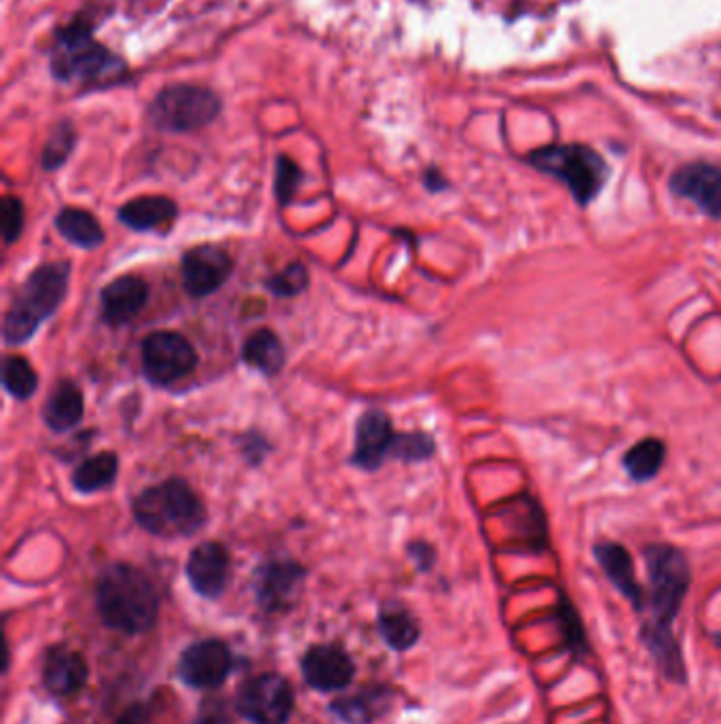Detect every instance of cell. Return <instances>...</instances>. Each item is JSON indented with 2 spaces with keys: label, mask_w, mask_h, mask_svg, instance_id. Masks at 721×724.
<instances>
[{
  "label": "cell",
  "mask_w": 721,
  "mask_h": 724,
  "mask_svg": "<svg viewBox=\"0 0 721 724\" xmlns=\"http://www.w3.org/2000/svg\"><path fill=\"white\" fill-rule=\"evenodd\" d=\"M643 558L650 577L646 608L651 616L641 631V638L665 677L671 682H686V665L674 640L673 621L692 583L690 563L671 544H651Z\"/></svg>",
  "instance_id": "cell-1"
},
{
  "label": "cell",
  "mask_w": 721,
  "mask_h": 724,
  "mask_svg": "<svg viewBox=\"0 0 721 724\" xmlns=\"http://www.w3.org/2000/svg\"><path fill=\"white\" fill-rule=\"evenodd\" d=\"M49 72L60 83H79L85 92H106L130 79V64L95 39L93 16L81 11L53 32Z\"/></svg>",
  "instance_id": "cell-2"
},
{
  "label": "cell",
  "mask_w": 721,
  "mask_h": 724,
  "mask_svg": "<svg viewBox=\"0 0 721 724\" xmlns=\"http://www.w3.org/2000/svg\"><path fill=\"white\" fill-rule=\"evenodd\" d=\"M95 608L109 630L140 635L159 616V593L144 570L132 563H109L95 581Z\"/></svg>",
  "instance_id": "cell-3"
},
{
  "label": "cell",
  "mask_w": 721,
  "mask_h": 724,
  "mask_svg": "<svg viewBox=\"0 0 721 724\" xmlns=\"http://www.w3.org/2000/svg\"><path fill=\"white\" fill-rule=\"evenodd\" d=\"M70 263L58 261L37 267L16 290L2 323L7 346H23L58 312L69 295Z\"/></svg>",
  "instance_id": "cell-4"
},
{
  "label": "cell",
  "mask_w": 721,
  "mask_h": 724,
  "mask_svg": "<svg viewBox=\"0 0 721 724\" xmlns=\"http://www.w3.org/2000/svg\"><path fill=\"white\" fill-rule=\"evenodd\" d=\"M132 511L142 530L159 538L193 537L208 521L199 496L178 477L140 491Z\"/></svg>",
  "instance_id": "cell-5"
},
{
  "label": "cell",
  "mask_w": 721,
  "mask_h": 724,
  "mask_svg": "<svg viewBox=\"0 0 721 724\" xmlns=\"http://www.w3.org/2000/svg\"><path fill=\"white\" fill-rule=\"evenodd\" d=\"M223 113V98L208 85L172 83L148 104V121L165 134H193Z\"/></svg>",
  "instance_id": "cell-6"
},
{
  "label": "cell",
  "mask_w": 721,
  "mask_h": 724,
  "mask_svg": "<svg viewBox=\"0 0 721 724\" xmlns=\"http://www.w3.org/2000/svg\"><path fill=\"white\" fill-rule=\"evenodd\" d=\"M535 170L565 183L580 206H588L609 179L604 157L584 144H550L529 155Z\"/></svg>",
  "instance_id": "cell-7"
},
{
  "label": "cell",
  "mask_w": 721,
  "mask_h": 724,
  "mask_svg": "<svg viewBox=\"0 0 721 724\" xmlns=\"http://www.w3.org/2000/svg\"><path fill=\"white\" fill-rule=\"evenodd\" d=\"M235 712L253 724H288L295 712V691L279 674L250 677L235 695Z\"/></svg>",
  "instance_id": "cell-8"
},
{
  "label": "cell",
  "mask_w": 721,
  "mask_h": 724,
  "mask_svg": "<svg viewBox=\"0 0 721 724\" xmlns=\"http://www.w3.org/2000/svg\"><path fill=\"white\" fill-rule=\"evenodd\" d=\"M197 351L181 333L159 330L142 341V371L155 386H169L193 374Z\"/></svg>",
  "instance_id": "cell-9"
},
{
  "label": "cell",
  "mask_w": 721,
  "mask_h": 724,
  "mask_svg": "<svg viewBox=\"0 0 721 724\" xmlns=\"http://www.w3.org/2000/svg\"><path fill=\"white\" fill-rule=\"evenodd\" d=\"M231 672V649L216 638L186 646L178 659V677L197 691L220 689Z\"/></svg>",
  "instance_id": "cell-10"
},
{
  "label": "cell",
  "mask_w": 721,
  "mask_h": 724,
  "mask_svg": "<svg viewBox=\"0 0 721 724\" xmlns=\"http://www.w3.org/2000/svg\"><path fill=\"white\" fill-rule=\"evenodd\" d=\"M307 570L299 561L271 560L260 563L253 577L255 600L267 614H284L295 606Z\"/></svg>",
  "instance_id": "cell-11"
},
{
  "label": "cell",
  "mask_w": 721,
  "mask_h": 724,
  "mask_svg": "<svg viewBox=\"0 0 721 724\" xmlns=\"http://www.w3.org/2000/svg\"><path fill=\"white\" fill-rule=\"evenodd\" d=\"M235 263L227 251L214 244H202L186 251L181 261V276L186 295L204 299L231 278Z\"/></svg>",
  "instance_id": "cell-12"
},
{
  "label": "cell",
  "mask_w": 721,
  "mask_h": 724,
  "mask_svg": "<svg viewBox=\"0 0 721 724\" xmlns=\"http://www.w3.org/2000/svg\"><path fill=\"white\" fill-rule=\"evenodd\" d=\"M301 674L305 684L313 691L339 693L351 684L356 665L343 646L318 644L302 654Z\"/></svg>",
  "instance_id": "cell-13"
},
{
  "label": "cell",
  "mask_w": 721,
  "mask_h": 724,
  "mask_svg": "<svg viewBox=\"0 0 721 724\" xmlns=\"http://www.w3.org/2000/svg\"><path fill=\"white\" fill-rule=\"evenodd\" d=\"M186 579L193 591L204 600H218L231 574V555L220 542H202L190 553L185 565Z\"/></svg>",
  "instance_id": "cell-14"
},
{
  "label": "cell",
  "mask_w": 721,
  "mask_h": 724,
  "mask_svg": "<svg viewBox=\"0 0 721 724\" xmlns=\"http://www.w3.org/2000/svg\"><path fill=\"white\" fill-rule=\"evenodd\" d=\"M392 418L381 409H369L356 424V445L349 462L364 470H377L392 458L395 445Z\"/></svg>",
  "instance_id": "cell-15"
},
{
  "label": "cell",
  "mask_w": 721,
  "mask_h": 724,
  "mask_svg": "<svg viewBox=\"0 0 721 724\" xmlns=\"http://www.w3.org/2000/svg\"><path fill=\"white\" fill-rule=\"evenodd\" d=\"M669 187L677 197L690 200L692 204H697L700 212L721 221L720 165L702 164V162L683 165L671 176Z\"/></svg>",
  "instance_id": "cell-16"
},
{
  "label": "cell",
  "mask_w": 721,
  "mask_h": 724,
  "mask_svg": "<svg viewBox=\"0 0 721 724\" xmlns=\"http://www.w3.org/2000/svg\"><path fill=\"white\" fill-rule=\"evenodd\" d=\"M90 680L87 659L66 644L47 651L43 663V684L53 697L69 700L79 695Z\"/></svg>",
  "instance_id": "cell-17"
},
{
  "label": "cell",
  "mask_w": 721,
  "mask_h": 724,
  "mask_svg": "<svg viewBox=\"0 0 721 724\" xmlns=\"http://www.w3.org/2000/svg\"><path fill=\"white\" fill-rule=\"evenodd\" d=\"M148 282L140 276H121L106 284L100 293L102 320L111 327H121L132 323L144 305L148 304Z\"/></svg>",
  "instance_id": "cell-18"
},
{
  "label": "cell",
  "mask_w": 721,
  "mask_h": 724,
  "mask_svg": "<svg viewBox=\"0 0 721 724\" xmlns=\"http://www.w3.org/2000/svg\"><path fill=\"white\" fill-rule=\"evenodd\" d=\"M394 691L385 684H371L353 695L330 703V712L346 724H372L381 721L394 701Z\"/></svg>",
  "instance_id": "cell-19"
},
{
  "label": "cell",
  "mask_w": 721,
  "mask_h": 724,
  "mask_svg": "<svg viewBox=\"0 0 721 724\" xmlns=\"http://www.w3.org/2000/svg\"><path fill=\"white\" fill-rule=\"evenodd\" d=\"M595 558L604 568L605 577L614 584L635 610H646V589L635 577L630 553L618 542H599L595 547Z\"/></svg>",
  "instance_id": "cell-20"
},
{
  "label": "cell",
  "mask_w": 721,
  "mask_h": 724,
  "mask_svg": "<svg viewBox=\"0 0 721 724\" xmlns=\"http://www.w3.org/2000/svg\"><path fill=\"white\" fill-rule=\"evenodd\" d=\"M178 216V206L165 195H142L123 204L116 218L134 232H153L163 225H172Z\"/></svg>",
  "instance_id": "cell-21"
},
{
  "label": "cell",
  "mask_w": 721,
  "mask_h": 724,
  "mask_svg": "<svg viewBox=\"0 0 721 724\" xmlns=\"http://www.w3.org/2000/svg\"><path fill=\"white\" fill-rule=\"evenodd\" d=\"M83 414L85 398L81 388L70 379L58 381L43 405V421L47 428L53 432H69L76 424H81Z\"/></svg>",
  "instance_id": "cell-22"
},
{
  "label": "cell",
  "mask_w": 721,
  "mask_h": 724,
  "mask_svg": "<svg viewBox=\"0 0 721 724\" xmlns=\"http://www.w3.org/2000/svg\"><path fill=\"white\" fill-rule=\"evenodd\" d=\"M377 630L383 642L395 653L411 651L421 638L418 619L411 614L409 608L395 602H390L379 610Z\"/></svg>",
  "instance_id": "cell-23"
},
{
  "label": "cell",
  "mask_w": 721,
  "mask_h": 724,
  "mask_svg": "<svg viewBox=\"0 0 721 724\" xmlns=\"http://www.w3.org/2000/svg\"><path fill=\"white\" fill-rule=\"evenodd\" d=\"M241 358L248 367H253L262 375H278L286 365V350L278 335L271 328H258L255 330L244 348Z\"/></svg>",
  "instance_id": "cell-24"
},
{
  "label": "cell",
  "mask_w": 721,
  "mask_h": 724,
  "mask_svg": "<svg viewBox=\"0 0 721 724\" xmlns=\"http://www.w3.org/2000/svg\"><path fill=\"white\" fill-rule=\"evenodd\" d=\"M55 230L60 235L79 248H97L104 242V230L92 212L83 208H62L55 216Z\"/></svg>",
  "instance_id": "cell-25"
},
{
  "label": "cell",
  "mask_w": 721,
  "mask_h": 724,
  "mask_svg": "<svg viewBox=\"0 0 721 724\" xmlns=\"http://www.w3.org/2000/svg\"><path fill=\"white\" fill-rule=\"evenodd\" d=\"M119 458L113 451H104L83 460L72 472V488L79 493H95L115 483Z\"/></svg>",
  "instance_id": "cell-26"
},
{
  "label": "cell",
  "mask_w": 721,
  "mask_h": 724,
  "mask_svg": "<svg viewBox=\"0 0 721 724\" xmlns=\"http://www.w3.org/2000/svg\"><path fill=\"white\" fill-rule=\"evenodd\" d=\"M665 460H667V445L660 439H643L628 449L622 458V467L632 481L646 483L660 472Z\"/></svg>",
  "instance_id": "cell-27"
},
{
  "label": "cell",
  "mask_w": 721,
  "mask_h": 724,
  "mask_svg": "<svg viewBox=\"0 0 721 724\" xmlns=\"http://www.w3.org/2000/svg\"><path fill=\"white\" fill-rule=\"evenodd\" d=\"M76 141H79V134H76V128L70 119H60L49 136H47L45 146H43V153H41V165L45 172H55L60 170L62 165L66 164L76 146Z\"/></svg>",
  "instance_id": "cell-28"
},
{
  "label": "cell",
  "mask_w": 721,
  "mask_h": 724,
  "mask_svg": "<svg viewBox=\"0 0 721 724\" xmlns=\"http://www.w3.org/2000/svg\"><path fill=\"white\" fill-rule=\"evenodd\" d=\"M2 386L18 400H28L39 388V374L23 356H7L2 363Z\"/></svg>",
  "instance_id": "cell-29"
},
{
  "label": "cell",
  "mask_w": 721,
  "mask_h": 724,
  "mask_svg": "<svg viewBox=\"0 0 721 724\" xmlns=\"http://www.w3.org/2000/svg\"><path fill=\"white\" fill-rule=\"evenodd\" d=\"M307 286H309V272L301 261L290 263L288 267H284L279 274H274L267 281V288L279 299L299 297Z\"/></svg>",
  "instance_id": "cell-30"
},
{
  "label": "cell",
  "mask_w": 721,
  "mask_h": 724,
  "mask_svg": "<svg viewBox=\"0 0 721 724\" xmlns=\"http://www.w3.org/2000/svg\"><path fill=\"white\" fill-rule=\"evenodd\" d=\"M436 451V443L430 435L425 432H409V435H398L395 437L394 451L392 458L400 462H423L432 458Z\"/></svg>",
  "instance_id": "cell-31"
},
{
  "label": "cell",
  "mask_w": 721,
  "mask_h": 724,
  "mask_svg": "<svg viewBox=\"0 0 721 724\" xmlns=\"http://www.w3.org/2000/svg\"><path fill=\"white\" fill-rule=\"evenodd\" d=\"M302 179H305V174H302L301 165L288 155H279L276 160V183H274L279 206H286L292 202L295 193L301 187Z\"/></svg>",
  "instance_id": "cell-32"
},
{
  "label": "cell",
  "mask_w": 721,
  "mask_h": 724,
  "mask_svg": "<svg viewBox=\"0 0 721 724\" xmlns=\"http://www.w3.org/2000/svg\"><path fill=\"white\" fill-rule=\"evenodd\" d=\"M23 202L16 195H4L0 206V225H2V239L7 246L16 244L23 232Z\"/></svg>",
  "instance_id": "cell-33"
},
{
  "label": "cell",
  "mask_w": 721,
  "mask_h": 724,
  "mask_svg": "<svg viewBox=\"0 0 721 724\" xmlns=\"http://www.w3.org/2000/svg\"><path fill=\"white\" fill-rule=\"evenodd\" d=\"M558 619H560V628L565 631V640H567L569 649L574 653H581L586 649V638L581 630L580 616L571 606V602L565 598L560 600V606H558Z\"/></svg>",
  "instance_id": "cell-34"
},
{
  "label": "cell",
  "mask_w": 721,
  "mask_h": 724,
  "mask_svg": "<svg viewBox=\"0 0 721 724\" xmlns=\"http://www.w3.org/2000/svg\"><path fill=\"white\" fill-rule=\"evenodd\" d=\"M406 553H409L411 560L415 561V565H418L421 572H428L434 565V561H436L434 547H430L428 542H421V540L409 542L406 544Z\"/></svg>",
  "instance_id": "cell-35"
},
{
  "label": "cell",
  "mask_w": 721,
  "mask_h": 724,
  "mask_svg": "<svg viewBox=\"0 0 721 724\" xmlns=\"http://www.w3.org/2000/svg\"><path fill=\"white\" fill-rule=\"evenodd\" d=\"M239 443H241V451L246 453L248 462H253V465H258L265 458V453L269 451V443L258 432H248L246 437L239 439Z\"/></svg>",
  "instance_id": "cell-36"
},
{
  "label": "cell",
  "mask_w": 721,
  "mask_h": 724,
  "mask_svg": "<svg viewBox=\"0 0 721 724\" xmlns=\"http://www.w3.org/2000/svg\"><path fill=\"white\" fill-rule=\"evenodd\" d=\"M115 724H148V712L142 703H134L116 718Z\"/></svg>",
  "instance_id": "cell-37"
},
{
  "label": "cell",
  "mask_w": 721,
  "mask_h": 724,
  "mask_svg": "<svg viewBox=\"0 0 721 724\" xmlns=\"http://www.w3.org/2000/svg\"><path fill=\"white\" fill-rule=\"evenodd\" d=\"M423 185H425L428 191H432V193H441V191L449 187L446 179L442 176L441 170H436V167H428V170H425V174H423Z\"/></svg>",
  "instance_id": "cell-38"
},
{
  "label": "cell",
  "mask_w": 721,
  "mask_h": 724,
  "mask_svg": "<svg viewBox=\"0 0 721 724\" xmlns=\"http://www.w3.org/2000/svg\"><path fill=\"white\" fill-rule=\"evenodd\" d=\"M195 724H227L225 723V718H223V714H218V712H202L199 714V718L195 721Z\"/></svg>",
  "instance_id": "cell-39"
},
{
  "label": "cell",
  "mask_w": 721,
  "mask_h": 724,
  "mask_svg": "<svg viewBox=\"0 0 721 724\" xmlns=\"http://www.w3.org/2000/svg\"><path fill=\"white\" fill-rule=\"evenodd\" d=\"M715 642H718V646H721V631L720 633H715Z\"/></svg>",
  "instance_id": "cell-40"
}]
</instances>
